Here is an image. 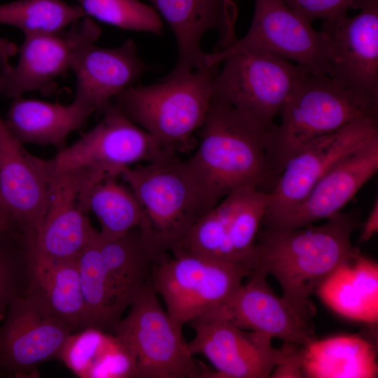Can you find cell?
Returning <instances> with one entry per match:
<instances>
[{
	"label": "cell",
	"instance_id": "cell-1",
	"mask_svg": "<svg viewBox=\"0 0 378 378\" xmlns=\"http://www.w3.org/2000/svg\"><path fill=\"white\" fill-rule=\"evenodd\" d=\"M360 225L359 211L352 210L340 211L316 226L286 230L260 227L250 272L272 275L280 284L284 298L314 314L310 295L340 265L359 253L351 237Z\"/></svg>",
	"mask_w": 378,
	"mask_h": 378
},
{
	"label": "cell",
	"instance_id": "cell-2",
	"mask_svg": "<svg viewBox=\"0 0 378 378\" xmlns=\"http://www.w3.org/2000/svg\"><path fill=\"white\" fill-rule=\"evenodd\" d=\"M200 130L197 148L185 160L213 206L240 187L272 190L276 179L270 169L265 130L214 94Z\"/></svg>",
	"mask_w": 378,
	"mask_h": 378
},
{
	"label": "cell",
	"instance_id": "cell-3",
	"mask_svg": "<svg viewBox=\"0 0 378 378\" xmlns=\"http://www.w3.org/2000/svg\"><path fill=\"white\" fill-rule=\"evenodd\" d=\"M279 115V124L265 137L270 169L275 179L290 158L315 141L358 118L378 117V104L358 97L328 75L310 70Z\"/></svg>",
	"mask_w": 378,
	"mask_h": 378
},
{
	"label": "cell",
	"instance_id": "cell-4",
	"mask_svg": "<svg viewBox=\"0 0 378 378\" xmlns=\"http://www.w3.org/2000/svg\"><path fill=\"white\" fill-rule=\"evenodd\" d=\"M120 176L143 209L147 230L141 234L159 260L213 207L186 160L176 155L127 167Z\"/></svg>",
	"mask_w": 378,
	"mask_h": 378
},
{
	"label": "cell",
	"instance_id": "cell-5",
	"mask_svg": "<svg viewBox=\"0 0 378 378\" xmlns=\"http://www.w3.org/2000/svg\"><path fill=\"white\" fill-rule=\"evenodd\" d=\"M85 323L113 332L137 296L150 285L155 259L141 230L113 240L99 233L77 259Z\"/></svg>",
	"mask_w": 378,
	"mask_h": 378
},
{
	"label": "cell",
	"instance_id": "cell-6",
	"mask_svg": "<svg viewBox=\"0 0 378 378\" xmlns=\"http://www.w3.org/2000/svg\"><path fill=\"white\" fill-rule=\"evenodd\" d=\"M218 65H204L157 84L132 85L113 102L132 122L167 148H190L202 127L213 97Z\"/></svg>",
	"mask_w": 378,
	"mask_h": 378
},
{
	"label": "cell",
	"instance_id": "cell-7",
	"mask_svg": "<svg viewBox=\"0 0 378 378\" xmlns=\"http://www.w3.org/2000/svg\"><path fill=\"white\" fill-rule=\"evenodd\" d=\"M153 263L150 286L180 326L223 306L249 276L244 267L190 253H171Z\"/></svg>",
	"mask_w": 378,
	"mask_h": 378
},
{
	"label": "cell",
	"instance_id": "cell-8",
	"mask_svg": "<svg viewBox=\"0 0 378 378\" xmlns=\"http://www.w3.org/2000/svg\"><path fill=\"white\" fill-rule=\"evenodd\" d=\"M114 328L136 361L137 378H202L203 365L194 359L182 328L146 286Z\"/></svg>",
	"mask_w": 378,
	"mask_h": 378
},
{
	"label": "cell",
	"instance_id": "cell-9",
	"mask_svg": "<svg viewBox=\"0 0 378 378\" xmlns=\"http://www.w3.org/2000/svg\"><path fill=\"white\" fill-rule=\"evenodd\" d=\"M213 82V94L267 132L293 90L311 69L279 57L241 51L227 56Z\"/></svg>",
	"mask_w": 378,
	"mask_h": 378
},
{
	"label": "cell",
	"instance_id": "cell-10",
	"mask_svg": "<svg viewBox=\"0 0 378 378\" xmlns=\"http://www.w3.org/2000/svg\"><path fill=\"white\" fill-rule=\"evenodd\" d=\"M270 202V192L238 188L207 211L172 249L241 265L249 264Z\"/></svg>",
	"mask_w": 378,
	"mask_h": 378
},
{
	"label": "cell",
	"instance_id": "cell-11",
	"mask_svg": "<svg viewBox=\"0 0 378 378\" xmlns=\"http://www.w3.org/2000/svg\"><path fill=\"white\" fill-rule=\"evenodd\" d=\"M90 130L54 157L55 173L83 169L118 177L140 162L176 155L128 119L112 101Z\"/></svg>",
	"mask_w": 378,
	"mask_h": 378
},
{
	"label": "cell",
	"instance_id": "cell-12",
	"mask_svg": "<svg viewBox=\"0 0 378 378\" xmlns=\"http://www.w3.org/2000/svg\"><path fill=\"white\" fill-rule=\"evenodd\" d=\"M241 51L263 52L328 75L329 43L326 34L315 30L284 0H255L247 33L230 46L205 53L206 65H219Z\"/></svg>",
	"mask_w": 378,
	"mask_h": 378
},
{
	"label": "cell",
	"instance_id": "cell-13",
	"mask_svg": "<svg viewBox=\"0 0 378 378\" xmlns=\"http://www.w3.org/2000/svg\"><path fill=\"white\" fill-rule=\"evenodd\" d=\"M377 136L378 117H363L290 158L269 192L270 202L260 227L270 228L291 213L328 171Z\"/></svg>",
	"mask_w": 378,
	"mask_h": 378
},
{
	"label": "cell",
	"instance_id": "cell-14",
	"mask_svg": "<svg viewBox=\"0 0 378 378\" xmlns=\"http://www.w3.org/2000/svg\"><path fill=\"white\" fill-rule=\"evenodd\" d=\"M95 180L83 170L55 173L45 217L31 245L24 246L34 260H76L99 233L88 216L87 195Z\"/></svg>",
	"mask_w": 378,
	"mask_h": 378
},
{
	"label": "cell",
	"instance_id": "cell-15",
	"mask_svg": "<svg viewBox=\"0 0 378 378\" xmlns=\"http://www.w3.org/2000/svg\"><path fill=\"white\" fill-rule=\"evenodd\" d=\"M23 145L0 117V199L24 243L31 244L46 213L55 162Z\"/></svg>",
	"mask_w": 378,
	"mask_h": 378
},
{
	"label": "cell",
	"instance_id": "cell-16",
	"mask_svg": "<svg viewBox=\"0 0 378 378\" xmlns=\"http://www.w3.org/2000/svg\"><path fill=\"white\" fill-rule=\"evenodd\" d=\"M71 332L26 288L12 302L0 325V375L38 377V367L58 359Z\"/></svg>",
	"mask_w": 378,
	"mask_h": 378
},
{
	"label": "cell",
	"instance_id": "cell-17",
	"mask_svg": "<svg viewBox=\"0 0 378 378\" xmlns=\"http://www.w3.org/2000/svg\"><path fill=\"white\" fill-rule=\"evenodd\" d=\"M358 10L353 17L323 22L330 49L328 75L378 104V0H364Z\"/></svg>",
	"mask_w": 378,
	"mask_h": 378
},
{
	"label": "cell",
	"instance_id": "cell-18",
	"mask_svg": "<svg viewBox=\"0 0 378 378\" xmlns=\"http://www.w3.org/2000/svg\"><path fill=\"white\" fill-rule=\"evenodd\" d=\"M189 325L195 330L189 349L212 364L209 377L267 378L284 354L282 346H272L270 336L223 318L204 316Z\"/></svg>",
	"mask_w": 378,
	"mask_h": 378
},
{
	"label": "cell",
	"instance_id": "cell-19",
	"mask_svg": "<svg viewBox=\"0 0 378 378\" xmlns=\"http://www.w3.org/2000/svg\"><path fill=\"white\" fill-rule=\"evenodd\" d=\"M101 32L85 16L62 32L24 36L17 64L0 77V94L13 99L30 91L48 90L59 76L71 71L79 49L95 42Z\"/></svg>",
	"mask_w": 378,
	"mask_h": 378
},
{
	"label": "cell",
	"instance_id": "cell-20",
	"mask_svg": "<svg viewBox=\"0 0 378 378\" xmlns=\"http://www.w3.org/2000/svg\"><path fill=\"white\" fill-rule=\"evenodd\" d=\"M262 272H252L220 308L205 315L225 319L247 330L306 346L316 339L312 318L285 298L277 295Z\"/></svg>",
	"mask_w": 378,
	"mask_h": 378
},
{
	"label": "cell",
	"instance_id": "cell-21",
	"mask_svg": "<svg viewBox=\"0 0 378 378\" xmlns=\"http://www.w3.org/2000/svg\"><path fill=\"white\" fill-rule=\"evenodd\" d=\"M169 24L176 38L178 57L170 76L188 74L204 65V35L217 30L220 50L232 44L237 7L227 0H148Z\"/></svg>",
	"mask_w": 378,
	"mask_h": 378
},
{
	"label": "cell",
	"instance_id": "cell-22",
	"mask_svg": "<svg viewBox=\"0 0 378 378\" xmlns=\"http://www.w3.org/2000/svg\"><path fill=\"white\" fill-rule=\"evenodd\" d=\"M377 170L378 136L332 167L295 209L266 229L294 230L327 219L341 211Z\"/></svg>",
	"mask_w": 378,
	"mask_h": 378
},
{
	"label": "cell",
	"instance_id": "cell-23",
	"mask_svg": "<svg viewBox=\"0 0 378 378\" xmlns=\"http://www.w3.org/2000/svg\"><path fill=\"white\" fill-rule=\"evenodd\" d=\"M149 70L139 57L132 39L115 48L83 45L74 57V98L94 111H102L120 93L134 85Z\"/></svg>",
	"mask_w": 378,
	"mask_h": 378
},
{
	"label": "cell",
	"instance_id": "cell-24",
	"mask_svg": "<svg viewBox=\"0 0 378 378\" xmlns=\"http://www.w3.org/2000/svg\"><path fill=\"white\" fill-rule=\"evenodd\" d=\"M94 112L76 99L62 104L19 97L13 99L5 122L23 144L60 146Z\"/></svg>",
	"mask_w": 378,
	"mask_h": 378
},
{
	"label": "cell",
	"instance_id": "cell-25",
	"mask_svg": "<svg viewBox=\"0 0 378 378\" xmlns=\"http://www.w3.org/2000/svg\"><path fill=\"white\" fill-rule=\"evenodd\" d=\"M337 314L375 324L378 320V265L360 253L340 265L316 288Z\"/></svg>",
	"mask_w": 378,
	"mask_h": 378
},
{
	"label": "cell",
	"instance_id": "cell-26",
	"mask_svg": "<svg viewBox=\"0 0 378 378\" xmlns=\"http://www.w3.org/2000/svg\"><path fill=\"white\" fill-rule=\"evenodd\" d=\"M27 259V290L73 332L83 328L85 306L77 260L48 262Z\"/></svg>",
	"mask_w": 378,
	"mask_h": 378
},
{
	"label": "cell",
	"instance_id": "cell-27",
	"mask_svg": "<svg viewBox=\"0 0 378 378\" xmlns=\"http://www.w3.org/2000/svg\"><path fill=\"white\" fill-rule=\"evenodd\" d=\"M303 371L310 378L377 377L374 347L359 335L316 339L304 346Z\"/></svg>",
	"mask_w": 378,
	"mask_h": 378
},
{
	"label": "cell",
	"instance_id": "cell-28",
	"mask_svg": "<svg viewBox=\"0 0 378 378\" xmlns=\"http://www.w3.org/2000/svg\"><path fill=\"white\" fill-rule=\"evenodd\" d=\"M87 205L99 221V233L104 239H118L135 228L142 234L147 230L137 198L117 177L106 176L97 181L88 193Z\"/></svg>",
	"mask_w": 378,
	"mask_h": 378
},
{
	"label": "cell",
	"instance_id": "cell-29",
	"mask_svg": "<svg viewBox=\"0 0 378 378\" xmlns=\"http://www.w3.org/2000/svg\"><path fill=\"white\" fill-rule=\"evenodd\" d=\"M85 16L77 4L64 0H18L0 5V24L17 27L24 36L62 32Z\"/></svg>",
	"mask_w": 378,
	"mask_h": 378
},
{
	"label": "cell",
	"instance_id": "cell-30",
	"mask_svg": "<svg viewBox=\"0 0 378 378\" xmlns=\"http://www.w3.org/2000/svg\"><path fill=\"white\" fill-rule=\"evenodd\" d=\"M87 17L118 28L160 35L163 23L152 7L139 0H76Z\"/></svg>",
	"mask_w": 378,
	"mask_h": 378
},
{
	"label": "cell",
	"instance_id": "cell-31",
	"mask_svg": "<svg viewBox=\"0 0 378 378\" xmlns=\"http://www.w3.org/2000/svg\"><path fill=\"white\" fill-rule=\"evenodd\" d=\"M28 264L23 243L16 231L0 235V323L12 302L24 293Z\"/></svg>",
	"mask_w": 378,
	"mask_h": 378
},
{
	"label": "cell",
	"instance_id": "cell-32",
	"mask_svg": "<svg viewBox=\"0 0 378 378\" xmlns=\"http://www.w3.org/2000/svg\"><path fill=\"white\" fill-rule=\"evenodd\" d=\"M111 333L94 327L74 331L66 340L58 359L77 377L88 378Z\"/></svg>",
	"mask_w": 378,
	"mask_h": 378
},
{
	"label": "cell",
	"instance_id": "cell-33",
	"mask_svg": "<svg viewBox=\"0 0 378 378\" xmlns=\"http://www.w3.org/2000/svg\"><path fill=\"white\" fill-rule=\"evenodd\" d=\"M137 378L132 353L113 333L91 368L88 378Z\"/></svg>",
	"mask_w": 378,
	"mask_h": 378
},
{
	"label": "cell",
	"instance_id": "cell-34",
	"mask_svg": "<svg viewBox=\"0 0 378 378\" xmlns=\"http://www.w3.org/2000/svg\"><path fill=\"white\" fill-rule=\"evenodd\" d=\"M294 10L310 22L316 20L330 22L358 9L364 0H284Z\"/></svg>",
	"mask_w": 378,
	"mask_h": 378
},
{
	"label": "cell",
	"instance_id": "cell-35",
	"mask_svg": "<svg viewBox=\"0 0 378 378\" xmlns=\"http://www.w3.org/2000/svg\"><path fill=\"white\" fill-rule=\"evenodd\" d=\"M284 354L273 369L270 377L273 378L304 377L303 371L304 346L300 344L284 342Z\"/></svg>",
	"mask_w": 378,
	"mask_h": 378
},
{
	"label": "cell",
	"instance_id": "cell-36",
	"mask_svg": "<svg viewBox=\"0 0 378 378\" xmlns=\"http://www.w3.org/2000/svg\"><path fill=\"white\" fill-rule=\"evenodd\" d=\"M378 231V198L376 197L372 209L365 220L358 239L359 243L368 241Z\"/></svg>",
	"mask_w": 378,
	"mask_h": 378
},
{
	"label": "cell",
	"instance_id": "cell-37",
	"mask_svg": "<svg viewBox=\"0 0 378 378\" xmlns=\"http://www.w3.org/2000/svg\"><path fill=\"white\" fill-rule=\"evenodd\" d=\"M18 48L14 42L0 37V77L12 68L10 59L18 53Z\"/></svg>",
	"mask_w": 378,
	"mask_h": 378
},
{
	"label": "cell",
	"instance_id": "cell-38",
	"mask_svg": "<svg viewBox=\"0 0 378 378\" xmlns=\"http://www.w3.org/2000/svg\"><path fill=\"white\" fill-rule=\"evenodd\" d=\"M15 230L14 225L7 214H0V235Z\"/></svg>",
	"mask_w": 378,
	"mask_h": 378
},
{
	"label": "cell",
	"instance_id": "cell-39",
	"mask_svg": "<svg viewBox=\"0 0 378 378\" xmlns=\"http://www.w3.org/2000/svg\"><path fill=\"white\" fill-rule=\"evenodd\" d=\"M0 214H8V213L7 212L6 209H5L1 199H0Z\"/></svg>",
	"mask_w": 378,
	"mask_h": 378
},
{
	"label": "cell",
	"instance_id": "cell-40",
	"mask_svg": "<svg viewBox=\"0 0 378 378\" xmlns=\"http://www.w3.org/2000/svg\"><path fill=\"white\" fill-rule=\"evenodd\" d=\"M227 1L230 5L233 6H236L235 3L234 2L233 0H227Z\"/></svg>",
	"mask_w": 378,
	"mask_h": 378
}]
</instances>
